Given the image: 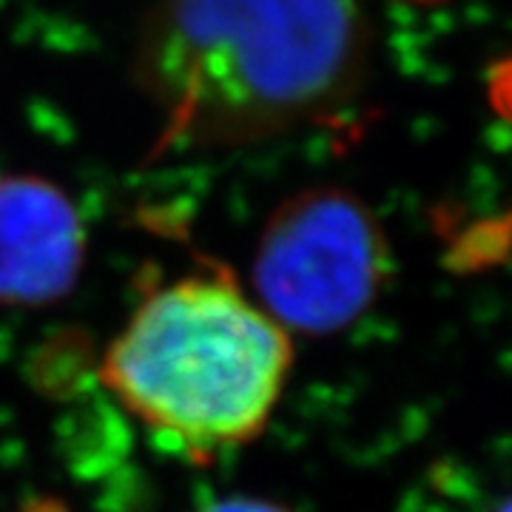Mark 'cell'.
Returning a JSON list of instances; mask_svg holds the SVG:
<instances>
[{"label":"cell","instance_id":"1","mask_svg":"<svg viewBox=\"0 0 512 512\" xmlns=\"http://www.w3.org/2000/svg\"><path fill=\"white\" fill-rule=\"evenodd\" d=\"M370 57L362 0H154L134 80L160 114L154 154L231 148L336 123Z\"/></svg>","mask_w":512,"mask_h":512},{"label":"cell","instance_id":"2","mask_svg":"<svg viewBox=\"0 0 512 512\" xmlns=\"http://www.w3.org/2000/svg\"><path fill=\"white\" fill-rule=\"evenodd\" d=\"M291 365V333L228 271L205 268L140 299L100 379L148 433L208 461L265 430Z\"/></svg>","mask_w":512,"mask_h":512},{"label":"cell","instance_id":"3","mask_svg":"<svg viewBox=\"0 0 512 512\" xmlns=\"http://www.w3.org/2000/svg\"><path fill=\"white\" fill-rule=\"evenodd\" d=\"M387 271V237L365 202L342 188H308L271 214L254 285L259 308L288 333H336L376 302Z\"/></svg>","mask_w":512,"mask_h":512},{"label":"cell","instance_id":"4","mask_svg":"<svg viewBox=\"0 0 512 512\" xmlns=\"http://www.w3.org/2000/svg\"><path fill=\"white\" fill-rule=\"evenodd\" d=\"M80 211L55 183L0 177V305L40 308L72 291L83 268Z\"/></svg>","mask_w":512,"mask_h":512},{"label":"cell","instance_id":"5","mask_svg":"<svg viewBox=\"0 0 512 512\" xmlns=\"http://www.w3.org/2000/svg\"><path fill=\"white\" fill-rule=\"evenodd\" d=\"M205 512H291L285 507H279L274 501H262V498H225L217 501L214 507H208Z\"/></svg>","mask_w":512,"mask_h":512},{"label":"cell","instance_id":"6","mask_svg":"<svg viewBox=\"0 0 512 512\" xmlns=\"http://www.w3.org/2000/svg\"><path fill=\"white\" fill-rule=\"evenodd\" d=\"M18 512H69V507L63 501H55V498H35V501L23 504Z\"/></svg>","mask_w":512,"mask_h":512},{"label":"cell","instance_id":"7","mask_svg":"<svg viewBox=\"0 0 512 512\" xmlns=\"http://www.w3.org/2000/svg\"><path fill=\"white\" fill-rule=\"evenodd\" d=\"M407 3H416V6H436V3H444V0H407Z\"/></svg>","mask_w":512,"mask_h":512},{"label":"cell","instance_id":"8","mask_svg":"<svg viewBox=\"0 0 512 512\" xmlns=\"http://www.w3.org/2000/svg\"><path fill=\"white\" fill-rule=\"evenodd\" d=\"M495 512H510V504L504 501V504H501V507H498V510H495Z\"/></svg>","mask_w":512,"mask_h":512}]
</instances>
